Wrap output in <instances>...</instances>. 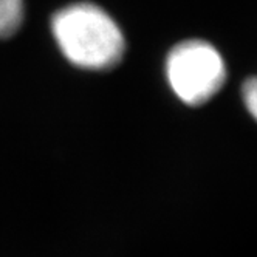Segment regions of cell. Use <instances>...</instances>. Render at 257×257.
I'll use <instances>...</instances> for the list:
<instances>
[{
    "label": "cell",
    "instance_id": "obj_1",
    "mask_svg": "<svg viewBox=\"0 0 257 257\" xmlns=\"http://www.w3.org/2000/svg\"><path fill=\"white\" fill-rule=\"evenodd\" d=\"M51 31L64 56L76 67L108 70L124 56L121 28L96 4L79 2L59 10L51 19Z\"/></svg>",
    "mask_w": 257,
    "mask_h": 257
},
{
    "label": "cell",
    "instance_id": "obj_2",
    "mask_svg": "<svg viewBox=\"0 0 257 257\" xmlns=\"http://www.w3.org/2000/svg\"><path fill=\"white\" fill-rule=\"evenodd\" d=\"M166 76L174 93L188 105L209 101L226 79L220 53L205 41H185L175 45L166 61Z\"/></svg>",
    "mask_w": 257,
    "mask_h": 257
},
{
    "label": "cell",
    "instance_id": "obj_3",
    "mask_svg": "<svg viewBox=\"0 0 257 257\" xmlns=\"http://www.w3.org/2000/svg\"><path fill=\"white\" fill-rule=\"evenodd\" d=\"M24 22V0H0V38H11Z\"/></svg>",
    "mask_w": 257,
    "mask_h": 257
},
{
    "label": "cell",
    "instance_id": "obj_4",
    "mask_svg": "<svg viewBox=\"0 0 257 257\" xmlns=\"http://www.w3.org/2000/svg\"><path fill=\"white\" fill-rule=\"evenodd\" d=\"M242 98L249 115L257 121V76L248 78L242 87Z\"/></svg>",
    "mask_w": 257,
    "mask_h": 257
}]
</instances>
